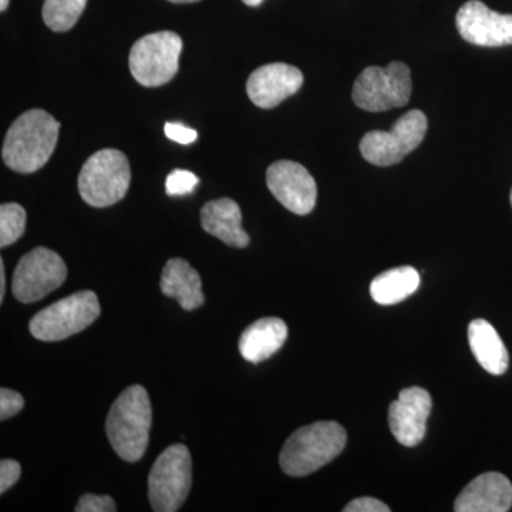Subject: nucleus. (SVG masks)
Wrapping results in <instances>:
<instances>
[{"instance_id":"1","label":"nucleus","mask_w":512,"mask_h":512,"mask_svg":"<svg viewBox=\"0 0 512 512\" xmlns=\"http://www.w3.org/2000/svg\"><path fill=\"white\" fill-rule=\"evenodd\" d=\"M60 123L45 110L26 111L10 126L2 157L10 170L32 174L43 167L55 151Z\"/></svg>"},{"instance_id":"2","label":"nucleus","mask_w":512,"mask_h":512,"mask_svg":"<svg viewBox=\"0 0 512 512\" xmlns=\"http://www.w3.org/2000/svg\"><path fill=\"white\" fill-rule=\"evenodd\" d=\"M153 410L150 396L140 384L127 387L111 406L106 433L117 456L136 463L146 454L150 441Z\"/></svg>"},{"instance_id":"3","label":"nucleus","mask_w":512,"mask_h":512,"mask_svg":"<svg viewBox=\"0 0 512 512\" xmlns=\"http://www.w3.org/2000/svg\"><path fill=\"white\" fill-rule=\"evenodd\" d=\"M346 441L348 434L336 421L309 424L286 440L279 464L288 476H308L335 460L345 448Z\"/></svg>"},{"instance_id":"4","label":"nucleus","mask_w":512,"mask_h":512,"mask_svg":"<svg viewBox=\"0 0 512 512\" xmlns=\"http://www.w3.org/2000/svg\"><path fill=\"white\" fill-rule=\"evenodd\" d=\"M131 183L126 154L113 148L97 151L79 174L80 197L94 208L110 207L126 197Z\"/></svg>"},{"instance_id":"5","label":"nucleus","mask_w":512,"mask_h":512,"mask_svg":"<svg viewBox=\"0 0 512 512\" xmlns=\"http://www.w3.org/2000/svg\"><path fill=\"white\" fill-rule=\"evenodd\" d=\"M100 312L96 293L80 291L36 313L29 330L33 338L43 342H59L89 328Z\"/></svg>"},{"instance_id":"6","label":"nucleus","mask_w":512,"mask_h":512,"mask_svg":"<svg viewBox=\"0 0 512 512\" xmlns=\"http://www.w3.org/2000/svg\"><path fill=\"white\" fill-rule=\"evenodd\" d=\"M412 73L402 62L387 67H367L353 86V101L357 107L370 113H380L406 106L412 96Z\"/></svg>"},{"instance_id":"7","label":"nucleus","mask_w":512,"mask_h":512,"mask_svg":"<svg viewBox=\"0 0 512 512\" xmlns=\"http://www.w3.org/2000/svg\"><path fill=\"white\" fill-rule=\"evenodd\" d=\"M192 461L184 444H174L157 458L148 477V497L156 512H175L190 494Z\"/></svg>"},{"instance_id":"8","label":"nucleus","mask_w":512,"mask_h":512,"mask_svg":"<svg viewBox=\"0 0 512 512\" xmlns=\"http://www.w3.org/2000/svg\"><path fill=\"white\" fill-rule=\"evenodd\" d=\"M183 40L174 32L151 33L131 47L128 66L134 79L144 87L164 86L178 72Z\"/></svg>"},{"instance_id":"9","label":"nucleus","mask_w":512,"mask_h":512,"mask_svg":"<svg viewBox=\"0 0 512 512\" xmlns=\"http://www.w3.org/2000/svg\"><path fill=\"white\" fill-rule=\"evenodd\" d=\"M427 133V117L412 110L396 121L390 131H370L360 141V153L370 164L390 167L420 146Z\"/></svg>"},{"instance_id":"10","label":"nucleus","mask_w":512,"mask_h":512,"mask_svg":"<svg viewBox=\"0 0 512 512\" xmlns=\"http://www.w3.org/2000/svg\"><path fill=\"white\" fill-rule=\"evenodd\" d=\"M66 278L67 268L62 256L52 249L35 248L22 256L16 266L13 295L22 303L37 302L60 288Z\"/></svg>"},{"instance_id":"11","label":"nucleus","mask_w":512,"mask_h":512,"mask_svg":"<svg viewBox=\"0 0 512 512\" xmlns=\"http://www.w3.org/2000/svg\"><path fill=\"white\" fill-rule=\"evenodd\" d=\"M266 184L276 200L296 215L313 211L318 197L315 178L295 161H276L266 171Z\"/></svg>"},{"instance_id":"12","label":"nucleus","mask_w":512,"mask_h":512,"mask_svg":"<svg viewBox=\"0 0 512 512\" xmlns=\"http://www.w3.org/2000/svg\"><path fill=\"white\" fill-rule=\"evenodd\" d=\"M458 33L471 45L501 47L512 45V15H501L480 0L464 3L457 12Z\"/></svg>"},{"instance_id":"13","label":"nucleus","mask_w":512,"mask_h":512,"mask_svg":"<svg viewBox=\"0 0 512 512\" xmlns=\"http://www.w3.org/2000/svg\"><path fill=\"white\" fill-rule=\"evenodd\" d=\"M431 406L430 393L421 387H409L390 404L389 426L394 439L406 447L419 446L426 436Z\"/></svg>"},{"instance_id":"14","label":"nucleus","mask_w":512,"mask_h":512,"mask_svg":"<svg viewBox=\"0 0 512 512\" xmlns=\"http://www.w3.org/2000/svg\"><path fill=\"white\" fill-rule=\"evenodd\" d=\"M302 84L303 74L298 67L286 63H271L252 72L247 83V93L255 106L274 109L298 92Z\"/></svg>"},{"instance_id":"15","label":"nucleus","mask_w":512,"mask_h":512,"mask_svg":"<svg viewBox=\"0 0 512 512\" xmlns=\"http://www.w3.org/2000/svg\"><path fill=\"white\" fill-rule=\"evenodd\" d=\"M511 507V481L494 471L474 478L454 503L457 512H507Z\"/></svg>"},{"instance_id":"16","label":"nucleus","mask_w":512,"mask_h":512,"mask_svg":"<svg viewBox=\"0 0 512 512\" xmlns=\"http://www.w3.org/2000/svg\"><path fill=\"white\" fill-rule=\"evenodd\" d=\"M201 225L212 237L232 248L248 247L249 237L242 228L241 208L231 198L207 202L201 210Z\"/></svg>"},{"instance_id":"17","label":"nucleus","mask_w":512,"mask_h":512,"mask_svg":"<svg viewBox=\"0 0 512 512\" xmlns=\"http://www.w3.org/2000/svg\"><path fill=\"white\" fill-rule=\"evenodd\" d=\"M288 338V326L279 318L256 320L239 339V352L248 362L261 363L274 356Z\"/></svg>"},{"instance_id":"18","label":"nucleus","mask_w":512,"mask_h":512,"mask_svg":"<svg viewBox=\"0 0 512 512\" xmlns=\"http://www.w3.org/2000/svg\"><path fill=\"white\" fill-rule=\"evenodd\" d=\"M161 292L177 299L184 311H195L205 302L201 276L187 261L173 258L165 264L161 275Z\"/></svg>"},{"instance_id":"19","label":"nucleus","mask_w":512,"mask_h":512,"mask_svg":"<svg viewBox=\"0 0 512 512\" xmlns=\"http://www.w3.org/2000/svg\"><path fill=\"white\" fill-rule=\"evenodd\" d=\"M468 343L485 372L494 376L507 372L510 365L508 350L490 322L484 319L473 320L468 326Z\"/></svg>"},{"instance_id":"20","label":"nucleus","mask_w":512,"mask_h":512,"mask_svg":"<svg viewBox=\"0 0 512 512\" xmlns=\"http://www.w3.org/2000/svg\"><path fill=\"white\" fill-rule=\"evenodd\" d=\"M420 274L413 266L389 269L373 279L370 295L379 305H394L409 298L419 289Z\"/></svg>"},{"instance_id":"21","label":"nucleus","mask_w":512,"mask_h":512,"mask_svg":"<svg viewBox=\"0 0 512 512\" xmlns=\"http://www.w3.org/2000/svg\"><path fill=\"white\" fill-rule=\"evenodd\" d=\"M86 5L87 0H45L43 20L53 32H67L76 25Z\"/></svg>"},{"instance_id":"22","label":"nucleus","mask_w":512,"mask_h":512,"mask_svg":"<svg viewBox=\"0 0 512 512\" xmlns=\"http://www.w3.org/2000/svg\"><path fill=\"white\" fill-rule=\"evenodd\" d=\"M26 229V211L22 205L8 202L0 207V247L15 244Z\"/></svg>"},{"instance_id":"23","label":"nucleus","mask_w":512,"mask_h":512,"mask_svg":"<svg viewBox=\"0 0 512 512\" xmlns=\"http://www.w3.org/2000/svg\"><path fill=\"white\" fill-rule=\"evenodd\" d=\"M198 183H200V180L191 171L174 170L165 181V191L170 197H180V195L191 194Z\"/></svg>"},{"instance_id":"24","label":"nucleus","mask_w":512,"mask_h":512,"mask_svg":"<svg viewBox=\"0 0 512 512\" xmlns=\"http://www.w3.org/2000/svg\"><path fill=\"white\" fill-rule=\"evenodd\" d=\"M74 510L76 512H114L117 511V505L109 495L84 494Z\"/></svg>"},{"instance_id":"25","label":"nucleus","mask_w":512,"mask_h":512,"mask_svg":"<svg viewBox=\"0 0 512 512\" xmlns=\"http://www.w3.org/2000/svg\"><path fill=\"white\" fill-rule=\"evenodd\" d=\"M23 407H25V399L22 394L10 389L0 390V420L5 421L16 416L22 412Z\"/></svg>"},{"instance_id":"26","label":"nucleus","mask_w":512,"mask_h":512,"mask_svg":"<svg viewBox=\"0 0 512 512\" xmlns=\"http://www.w3.org/2000/svg\"><path fill=\"white\" fill-rule=\"evenodd\" d=\"M164 133L170 140L183 144V146L194 143L198 138L197 131L192 130L190 127H185L181 123H165Z\"/></svg>"},{"instance_id":"27","label":"nucleus","mask_w":512,"mask_h":512,"mask_svg":"<svg viewBox=\"0 0 512 512\" xmlns=\"http://www.w3.org/2000/svg\"><path fill=\"white\" fill-rule=\"evenodd\" d=\"M22 467L18 461L2 460L0 463V493L5 494L20 478Z\"/></svg>"},{"instance_id":"28","label":"nucleus","mask_w":512,"mask_h":512,"mask_svg":"<svg viewBox=\"0 0 512 512\" xmlns=\"http://www.w3.org/2000/svg\"><path fill=\"white\" fill-rule=\"evenodd\" d=\"M345 512H389L390 508L387 507L383 501L377 500L373 497H362L356 498V500L350 501L345 508Z\"/></svg>"},{"instance_id":"29","label":"nucleus","mask_w":512,"mask_h":512,"mask_svg":"<svg viewBox=\"0 0 512 512\" xmlns=\"http://www.w3.org/2000/svg\"><path fill=\"white\" fill-rule=\"evenodd\" d=\"M5 293H6L5 264H3V259H0V303L5 301Z\"/></svg>"},{"instance_id":"30","label":"nucleus","mask_w":512,"mask_h":512,"mask_svg":"<svg viewBox=\"0 0 512 512\" xmlns=\"http://www.w3.org/2000/svg\"><path fill=\"white\" fill-rule=\"evenodd\" d=\"M242 2H244L247 6H252V8H255V6L261 5L264 0H242Z\"/></svg>"},{"instance_id":"31","label":"nucleus","mask_w":512,"mask_h":512,"mask_svg":"<svg viewBox=\"0 0 512 512\" xmlns=\"http://www.w3.org/2000/svg\"><path fill=\"white\" fill-rule=\"evenodd\" d=\"M9 6V0H0V10L2 12H5L6 9H8Z\"/></svg>"},{"instance_id":"32","label":"nucleus","mask_w":512,"mask_h":512,"mask_svg":"<svg viewBox=\"0 0 512 512\" xmlns=\"http://www.w3.org/2000/svg\"><path fill=\"white\" fill-rule=\"evenodd\" d=\"M168 2H173V3H194V2H198V0H168Z\"/></svg>"},{"instance_id":"33","label":"nucleus","mask_w":512,"mask_h":512,"mask_svg":"<svg viewBox=\"0 0 512 512\" xmlns=\"http://www.w3.org/2000/svg\"><path fill=\"white\" fill-rule=\"evenodd\" d=\"M510 201H511V207H512V190H511V195H510Z\"/></svg>"}]
</instances>
